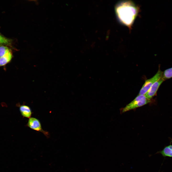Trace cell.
<instances>
[{
	"instance_id": "cell-1",
	"label": "cell",
	"mask_w": 172,
	"mask_h": 172,
	"mask_svg": "<svg viewBox=\"0 0 172 172\" xmlns=\"http://www.w3.org/2000/svg\"><path fill=\"white\" fill-rule=\"evenodd\" d=\"M115 10L119 21L123 24L130 27L134 23L138 14L137 7L130 0L121 1L115 6Z\"/></svg>"
},
{
	"instance_id": "cell-2",
	"label": "cell",
	"mask_w": 172,
	"mask_h": 172,
	"mask_svg": "<svg viewBox=\"0 0 172 172\" xmlns=\"http://www.w3.org/2000/svg\"><path fill=\"white\" fill-rule=\"evenodd\" d=\"M150 102V100L147 98L144 95H138L133 101L122 108V112L124 113L141 107Z\"/></svg>"
},
{
	"instance_id": "cell-3",
	"label": "cell",
	"mask_w": 172,
	"mask_h": 172,
	"mask_svg": "<svg viewBox=\"0 0 172 172\" xmlns=\"http://www.w3.org/2000/svg\"><path fill=\"white\" fill-rule=\"evenodd\" d=\"M163 72L159 69L155 75L146 80L139 93V95H144L152 85L162 76Z\"/></svg>"
},
{
	"instance_id": "cell-4",
	"label": "cell",
	"mask_w": 172,
	"mask_h": 172,
	"mask_svg": "<svg viewBox=\"0 0 172 172\" xmlns=\"http://www.w3.org/2000/svg\"><path fill=\"white\" fill-rule=\"evenodd\" d=\"M26 126L33 130L42 133L47 138L49 137V132L42 129L40 121L36 118L31 117L29 118Z\"/></svg>"
},
{
	"instance_id": "cell-5",
	"label": "cell",
	"mask_w": 172,
	"mask_h": 172,
	"mask_svg": "<svg viewBox=\"0 0 172 172\" xmlns=\"http://www.w3.org/2000/svg\"><path fill=\"white\" fill-rule=\"evenodd\" d=\"M164 80L162 76L154 83L144 95L145 97L148 99L150 100L156 94L159 86Z\"/></svg>"
},
{
	"instance_id": "cell-6",
	"label": "cell",
	"mask_w": 172,
	"mask_h": 172,
	"mask_svg": "<svg viewBox=\"0 0 172 172\" xmlns=\"http://www.w3.org/2000/svg\"><path fill=\"white\" fill-rule=\"evenodd\" d=\"M19 107L20 111L23 117L29 118L31 117L32 112L29 106L22 104L20 105Z\"/></svg>"
},
{
	"instance_id": "cell-7",
	"label": "cell",
	"mask_w": 172,
	"mask_h": 172,
	"mask_svg": "<svg viewBox=\"0 0 172 172\" xmlns=\"http://www.w3.org/2000/svg\"><path fill=\"white\" fill-rule=\"evenodd\" d=\"M12 57V54L10 50L3 56L0 57V66L4 65L9 63Z\"/></svg>"
},
{
	"instance_id": "cell-8",
	"label": "cell",
	"mask_w": 172,
	"mask_h": 172,
	"mask_svg": "<svg viewBox=\"0 0 172 172\" xmlns=\"http://www.w3.org/2000/svg\"><path fill=\"white\" fill-rule=\"evenodd\" d=\"M159 153L164 157H172V145H170L166 147Z\"/></svg>"
},
{
	"instance_id": "cell-9",
	"label": "cell",
	"mask_w": 172,
	"mask_h": 172,
	"mask_svg": "<svg viewBox=\"0 0 172 172\" xmlns=\"http://www.w3.org/2000/svg\"><path fill=\"white\" fill-rule=\"evenodd\" d=\"M12 40L3 36L0 33V46L4 45L11 46Z\"/></svg>"
},
{
	"instance_id": "cell-10",
	"label": "cell",
	"mask_w": 172,
	"mask_h": 172,
	"mask_svg": "<svg viewBox=\"0 0 172 172\" xmlns=\"http://www.w3.org/2000/svg\"><path fill=\"white\" fill-rule=\"evenodd\" d=\"M162 77L164 80L172 77V67L165 70L163 72Z\"/></svg>"
},
{
	"instance_id": "cell-11",
	"label": "cell",
	"mask_w": 172,
	"mask_h": 172,
	"mask_svg": "<svg viewBox=\"0 0 172 172\" xmlns=\"http://www.w3.org/2000/svg\"><path fill=\"white\" fill-rule=\"evenodd\" d=\"M11 50L7 46L4 45L0 46V57L3 56L6 53Z\"/></svg>"
}]
</instances>
